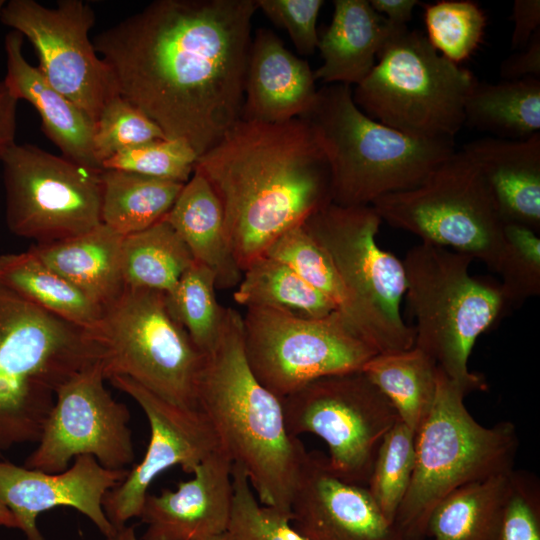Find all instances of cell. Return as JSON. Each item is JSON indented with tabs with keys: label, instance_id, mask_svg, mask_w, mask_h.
I'll return each instance as SVG.
<instances>
[{
	"label": "cell",
	"instance_id": "cell-36",
	"mask_svg": "<svg viewBox=\"0 0 540 540\" xmlns=\"http://www.w3.org/2000/svg\"><path fill=\"white\" fill-rule=\"evenodd\" d=\"M415 432L400 420L389 430L377 451L366 485L388 522L394 524L409 488L415 464Z\"/></svg>",
	"mask_w": 540,
	"mask_h": 540
},
{
	"label": "cell",
	"instance_id": "cell-48",
	"mask_svg": "<svg viewBox=\"0 0 540 540\" xmlns=\"http://www.w3.org/2000/svg\"><path fill=\"white\" fill-rule=\"evenodd\" d=\"M104 537V540H139L135 532V527L127 525L115 527L112 533Z\"/></svg>",
	"mask_w": 540,
	"mask_h": 540
},
{
	"label": "cell",
	"instance_id": "cell-18",
	"mask_svg": "<svg viewBox=\"0 0 540 540\" xmlns=\"http://www.w3.org/2000/svg\"><path fill=\"white\" fill-rule=\"evenodd\" d=\"M127 473L128 469L106 468L89 455L75 458L71 466L58 473L0 461V500L26 540H46L37 519L56 507L77 510L107 536L115 527L105 514L103 499Z\"/></svg>",
	"mask_w": 540,
	"mask_h": 540
},
{
	"label": "cell",
	"instance_id": "cell-27",
	"mask_svg": "<svg viewBox=\"0 0 540 540\" xmlns=\"http://www.w3.org/2000/svg\"><path fill=\"white\" fill-rule=\"evenodd\" d=\"M163 219L178 234L194 260L214 273L217 288L238 285L243 272L227 242L222 207L199 171L194 169Z\"/></svg>",
	"mask_w": 540,
	"mask_h": 540
},
{
	"label": "cell",
	"instance_id": "cell-26",
	"mask_svg": "<svg viewBox=\"0 0 540 540\" xmlns=\"http://www.w3.org/2000/svg\"><path fill=\"white\" fill-rule=\"evenodd\" d=\"M123 236L101 223L68 239L30 247L44 263L59 273L103 310L125 289L121 249Z\"/></svg>",
	"mask_w": 540,
	"mask_h": 540
},
{
	"label": "cell",
	"instance_id": "cell-1",
	"mask_svg": "<svg viewBox=\"0 0 540 540\" xmlns=\"http://www.w3.org/2000/svg\"><path fill=\"white\" fill-rule=\"evenodd\" d=\"M256 0H156L92 40L119 95L198 157L241 118Z\"/></svg>",
	"mask_w": 540,
	"mask_h": 540
},
{
	"label": "cell",
	"instance_id": "cell-8",
	"mask_svg": "<svg viewBox=\"0 0 540 540\" xmlns=\"http://www.w3.org/2000/svg\"><path fill=\"white\" fill-rule=\"evenodd\" d=\"M473 258L421 242L405 255L406 292L417 325L415 347L469 393L486 389L481 376L468 369L477 338L504 308L499 287L469 274Z\"/></svg>",
	"mask_w": 540,
	"mask_h": 540
},
{
	"label": "cell",
	"instance_id": "cell-30",
	"mask_svg": "<svg viewBox=\"0 0 540 540\" xmlns=\"http://www.w3.org/2000/svg\"><path fill=\"white\" fill-rule=\"evenodd\" d=\"M465 125L492 137L521 140L540 132V78L477 82L465 103Z\"/></svg>",
	"mask_w": 540,
	"mask_h": 540
},
{
	"label": "cell",
	"instance_id": "cell-41",
	"mask_svg": "<svg viewBox=\"0 0 540 540\" xmlns=\"http://www.w3.org/2000/svg\"><path fill=\"white\" fill-rule=\"evenodd\" d=\"M165 138L151 119L118 95L106 104L95 122L93 152L102 167L104 161L122 150Z\"/></svg>",
	"mask_w": 540,
	"mask_h": 540
},
{
	"label": "cell",
	"instance_id": "cell-21",
	"mask_svg": "<svg viewBox=\"0 0 540 540\" xmlns=\"http://www.w3.org/2000/svg\"><path fill=\"white\" fill-rule=\"evenodd\" d=\"M314 71L295 56L270 29L259 28L251 39L241 118L279 123L303 115L317 91Z\"/></svg>",
	"mask_w": 540,
	"mask_h": 540
},
{
	"label": "cell",
	"instance_id": "cell-16",
	"mask_svg": "<svg viewBox=\"0 0 540 540\" xmlns=\"http://www.w3.org/2000/svg\"><path fill=\"white\" fill-rule=\"evenodd\" d=\"M382 219L372 205L328 203L304 226L327 253L346 286L380 325L414 345V329L400 313L406 292L403 261L379 247Z\"/></svg>",
	"mask_w": 540,
	"mask_h": 540
},
{
	"label": "cell",
	"instance_id": "cell-22",
	"mask_svg": "<svg viewBox=\"0 0 540 540\" xmlns=\"http://www.w3.org/2000/svg\"><path fill=\"white\" fill-rule=\"evenodd\" d=\"M23 41L24 37L14 30L5 36L4 84L18 101L26 100L36 109L43 132L62 156L82 166L102 170L93 152L95 123L25 59Z\"/></svg>",
	"mask_w": 540,
	"mask_h": 540
},
{
	"label": "cell",
	"instance_id": "cell-25",
	"mask_svg": "<svg viewBox=\"0 0 540 540\" xmlns=\"http://www.w3.org/2000/svg\"><path fill=\"white\" fill-rule=\"evenodd\" d=\"M264 255L295 271L304 281L328 298L357 333L378 353L406 350L407 344L376 322L344 283L331 259L304 224L278 237Z\"/></svg>",
	"mask_w": 540,
	"mask_h": 540
},
{
	"label": "cell",
	"instance_id": "cell-50",
	"mask_svg": "<svg viewBox=\"0 0 540 540\" xmlns=\"http://www.w3.org/2000/svg\"><path fill=\"white\" fill-rule=\"evenodd\" d=\"M208 540H233V539L229 536L228 533H224L222 535L213 537V538L208 539Z\"/></svg>",
	"mask_w": 540,
	"mask_h": 540
},
{
	"label": "cell",
	"instance_id": "cell-38",
	"mask_svg": "<svg viewBox=\"0 0 540 540\" xmlns=\"http://www.w3.org/2000/svg\"><path fill=\"white\" fill-rule=\"evenodd\" d=\"M495 272L504 304L520 305L540 294V238L529 227L506 223Z\"/></svg>",
	"mask_w": 540,
	"mask_h": 540
},
{
	"label": "cell",
	"instance_id": "cell-31",
	"mask_svg": "<svg viewBox=\"0 0 540 540\" xmlns=\"http://www.w3.org/2000/svg\"><path fill=\"white\" fill-rule=\"evenodd\" d=\"M100 179L102 223L123 237L162 220L185 184L114 169Z\"/></svg>",
	"mask_w": 540,
	"mask_h": 540
},
{
	"label": "cell",
	"instance_id": "cell-32",
	"mask_svg": "<svg viewBox=\"0 0 540 540\" xmlns=\"http://www.w3.org/2000/svg\"><path fill=\"white\" fill-rule=\"evenodd\" d=\"M513 471L469 483L444 497L427 518L424 539L490 540Z\"/></svg>",
	"mask_w": 540,
	"mask_h": 540
},
{
	"label": "cell",
	"instance_id": "cell-34",
	"mask_svg": "<svg viewBox=\"0 0 540 540\" xmlns=\"http://www.w3.org/2000/svg\"><path fill=\"white\" fill-rule=\"evenodd\" d=\"M233 298L246 308H271L309 318H321L337 311L328 298L289 266L266 255L243 271Z\"/></svg>",
	"mask_w": 540,
	"mask_h": 540
},
{
	"label": "cell",
	"instance_id": "cell-39",
	"mask_svg": "<svg viewBox=\"0 0 540 540\" xmlns=\"http://www.w3.org/2000/svg\"><path fill=\"white\" fill-rule=\"evenodd\" d=\"M233 505L227 533L233 540H306L291 517L259 502L244 471L233 464Z\"/></svg>",
	"mask_w": 540,
	"mask_h": 540
},
{
	"label": "cell",
	"instance_id": "cell-35",
	"mask_svg": "<svg viewBox=\"0 0 540 540\" xmlns=\"http://www.w3.org/2000/svg\"><path fill=\"white\" fill-rule=\"evenodd\" d=\"M216 288L214 273L195 261L174 290L164 294L169 313L203 354L216 343L224 318Z\"/></svg>",
	"mask_w": 540,
	"mask_h": 540
},
{
	"label": "cell",
	"instance_id": "cell-45",
	"mask_svg": "<svg viewBox=\"0 0 540 540\" xmlns=\"http://www.w3.org/2000/svg\"><path fill=\"white\" fill-rule=\"evenodd\" d=\"M514 29L511 35V49L520 50L540 29V1L515 0L512 6Z\"/></svg>",
	"mask_w": 540,
	"mask_h": 540
},
{
	"label": "cell",
	"instance_id": "cell-23",
	"mask_svg": "<svg viewBox=\"0 0 540 540\" xmlns=\"http://www.w3.org/2000/svg\"><path fill=\"white\" fill-rule=\"evenodd\" d=\"M480 167L504 224L540 231V132L521 140L484 137L462 148Z\"/></svg>",
	"mask_w": 540,
	"mask_h": 540
},
{
	"label": "cell",
	"instance_id": "cell-46",
	"mask_svg": "<svg viewBox=\"0 0 540 540\" xmlns=\"http://www.w3.org/2000/svg\"><path fill=\"white\" fill-rule=\"evenodd\" d=\"M17 103L18 100L0 81V160L15 143Z\"/></svg>",
	"mask_w": 540,
	"mask_h": 540
},
{
	"label": "cell",
	"instance_id": "cell-5",
	"mask_svg": "<svg viewBox=\"0 0 540 540\" xmlns=\"http://www.w3.org/2000/svg\"><path fill=\"white\" fill-rule=\"evenodd\" d=\"M352 88L323 85L300 116L315 132L330 169L331 202L371 205L419 186L455 149L454 141L413 138L370 118Z\"/></svg>",
	"mask_w": 540,
	"mask_h": 540
},
{
	"label": "cell",
	"instance_id": "cell-43",
	"mask_svg": "<svg viewBox=\"0 0 540 540\" xmlns=\"http://www.w3.org/2000/svg\"><path fill=\"white\" fill-rule=\"evenodd\" d=\"M258 10L289 35L296 50L311 55L319 43L317 19L322 0H256Z\"/></svg>",
	"mask_w": 540,
	"mask_h": 540
},
{
	"label": "cell",
	"instance_id": "cell-6",
	"mask_svg": "<svg viewBox=\"0 0 540 540\" xmlns=\"http://www.w3.org/2000/svg\"><path fill=\"white\" fill-rule=\"evenodd\" d=\"M468 393L439 370L434 403L415 434L411 482L394 521L405 540H424L430 512L454 490L514 470V424L481 425L464 404Z\"/></svg>",
	"mask_w": 540,
	"mask_h": 540
},
{
	"label": "cell",
	"instance_id": "cell-29",
	"mask_svg": "<svg viewBox=\"0 0 540 540\" xmlns=\"http://www.w3.org/2000/svg\"><path fill=\"white\" fill-rule=\"evenodd\" d=\"M361 371L394 407L399 420L415 433L435 400L439 369L422 350L377 353Z\"/></svg>",
	"mask_w": 540,
	"mask_h": 540
},
{
	"label": "cell",
	"instance_id": "cell-47",
	"mask_svg": "<svg viewBox=\"0 0 540 540\" xmlns=\"http://www.w3.org/2000/svg\"><path fill=\"white\" fill-rule=\"evenodd\" d=\"M372 8L395 27H406L418 0H369Z\"/></svg>",
	"mask_w": 540,
	"mask_h": 540
},
{
	"label": "cell",
	"instance_id": "cell-44",
	"mask_svg": "<svg viewBox=\"0 0 540 540\" xmlns=\"http://www.w3.org/2000/svg\"><path fill=\"white\" fill-rule=\"evenodd\" d=\"M500 75L505 80H519L527 77L540 78V29L536 31L524 48L502 61Z\"/></svg>",
	"mask_w": 540,
	"mask_h": 540
},
{
	"label": "cell",
	"instance_id": "cell-14",
	"mask_svg": "<svg viewBox=\"0 0 540 540\" xmlns=\"http://www.w3.org/2000/svg\"><path fill=\"white\" fill-rule=\"evenodd\" d=\"M0 21L30 41L45 79L94 123L119 95L111 69L89 38L95 24L89 4L60 0L50 8L34 0H10Z\"/></svg>",
	"mask_w": 540,
	"mask_h": 540
},
{
	"label": "cell",
	"instance_id": "cell-49",
	"mask_svg": "<svg viewBox=\"0 0 540 540\" xmlns=\"http://www.w3.org/2000/svg\"><path fill=\"white\" fill-rule=\"evenodd\" d=\"M0 527L18 529L17 522L11 512L0 500Z\"/></svg>",
	"mask_w": 540,
	"mask_h": 540
},
{
	"label": "cell",
	"instance_id": "cell-17",
	"mask_svg": "<svg viewBox=\"0 0 540 540\" xmlns=\"http://www.w3.org/2000/svg\"><path fill=\"white\" fill-rule=\"evenodd\" d=\"M108 380L139 405L150 426L144 457L103 499L107 518L114 527H120L140 516L148 489L161 473L179 466L192 474L221 445L210 420L199 408L173 404L125 376Z\"/></svg>",
	"mask_w": 540,
	"mask_h": 540
},
{
	"label": "cell",
	"instance_id": "cell-3",
	"mask_svg": "<svg viewBox=\"0 0 540 540\" xmlns=\"http://www.w3.org/2000/svg\"><path fill=\"white\" fill-rule=\"evenodd\" d=\"M197 405L259 502L291 517L290 506L309 452L286 426L282 399L252 372L243 346L242 316L225 308L214 346L204 354Z\"/></svg>",
	"mask_w": 540,
	"mask_h": 540
},
{
	"label": "cell",
	"instance_id": "cell-2",
	"mask_svg": "<svg viewBox=\"0 0 540 540\" xmlns=\"http://www.w3.org/2000/svg\"><path fill=\"white\" fill-rule=\"evenodd\" d=\"M195 170L220 202L227 242L242 272L283 233L331 202L325 152L300 117L279 123L239 119L197 158Z\"/></svg>",
	"mask_w": 540,
	"mask_h": 540
},
{
	"label": "cell",
	"instance_id": "cell-4",
	"mask_svg": "<svg viewBox=\"0 0 540 540\" xmlns=\"http://www.w3.org/2000/svg\"><path fill=\"white\" fill-rule=\"evenodd\" d=\"M101 357L91 331L0 282V450L37 443L59 388Z\"/></svg>",
	"mask_w": 540,
	"mask_h": 540
},
{
	"label": "cell",
	"instance_id": "cell-33",
	"mask_svg": "<svg viewBox=\"0 0 540 540\" xmlns=\"http://www.w3.org/2000/svg\"><path fill=\"white\" fill-rule=\"evenodd\" d=\"M194 262L187 246L164 219L122 240V276L127 288L168 294Z\"/></svg>",
	"mask_w": 540,
	"mask_h": 540
},
{
	"label": "cell",
	"instance_id": "cell-10",
	"mask_svg": "<svg viewBox=\"0 0 540 540\" xmlns=\"http://www.w3.org/2000/svg\"><path fill=\"white\" fill-rule=\"evenodd\" d=\"M371 205L390 226L479 259L495 271L504 223L480 167L463 149L419 186L386 194Z\"/></svg>",
	"mask_w": 540,
	"mask_h": 540
},
{
	"label": "cell",
	"instance_id": "cell-9",
	"mask_svg": "<svg viewBox=\"0 0 540 540\" xmlns=\"http://www.w3.org/2000/svg\"><path fill=\"white\" fill-rule=\"evenodd\" d=\"M91 333L106 380L125 376L173 404L198 408L204 354L171 316L163 293L125 287Z\"/></svg>",
	"mask_w": 540,
	"mask_h": 540
},
{
	"label": "cell",
	"instance_id": "cell-19",
	"mask_svg": "<svg viewBox=\"0 0 540 540\" xmlns=\"http://www.w3.org/2000/svg\"><path fill=\"white\" fill-rule=\"evenodd\" d=\"M290 513L293 526L306 540H405L366 486L339 479L318 453L308 454Z\"/></svg>",
	"mask_w": 540,
	"mask_h": 540
},
{
	"label": "cell",
	"instance_id": "cell-24",
	"mask_svg": "<svg viewBox=\"0 0 540 540\" xmlns=\"http://www.w3.org/2000/svg\"><path fill=\"white\" fill-rule=\"evenodd\" d=\"M333 5L331 23L319 37L317 49L323 63L314 77L324 85L356 86L370 73L391 35L402 27L391 25L369 0H335Z\"/></svg>",
	"mask_w": 540,
	"mask_h": 540
},
{
	"label": "cell",
	"instance_id": "cell-37",
	"mask_svg": "<svg viewBox=\"0 0 540 540\" xmlns=\"http://www.w3.org/2000/svg\"><path fill=\"white\" fill-rule=\"evenodd\" d=\"M426 37L448 60L460 64L480 46L487 18L470 0H441L424 5Z\"/></svg>",
	"mask_w": 540,
	"mask_h": 540
},
{
	"label": "cell",
	"instance_id": "cell-28",
	"mask_svg": "<svg viewBox=\"0 0 540 540\" xmlns=\"http://www.w3.org/2000/svg\"><path fill=\"white\" fill-rule=\"evenodd\" d=\"M0 282L39 308L88 331L104 310L50 268L30 248L0 255Z\"/></svg>",
	"mask_w": 540,
	"mask_h": 540
},
{
	"label": "cell",
	"instance_id": "cell-12",
	"mask_svg": "<svg viewBox=\"0 0 540 540\" xmlns=\"http://www.w3.org/2000/svg\"><path fill=\"white\" fill-rule=\"evenodd\" d=\"M281 399L289 433L322 439L332 473L366 486L381 442L399 421L368 377L361 370L322 377Z\"/></svg>",
	"mask_w": 540,
	"mask_h": 540
},
{
	"label": "cell",
	"instance_id": "cell-42",
	"mask_svg": "<svg viewBox=\"0 0 540 540\" xmlns=\"http://www.w3.org/2000/svg\"><path fill=\"white\" fill-rule=\"evenodd\" d=\"M490 540H540V484L536 476L513 471Z\"/></svg>",
	"mask_w": 540,
	"mask_h": 540
},
{
	"label": "cell",
	"instance_id": "cell-20",
	"mask_svg": "<svg viewBox=\"0 0 540 540\" xmlns=\"http://www.w3.org/2000/svg\"><path fill=\"white\" fill-rule=\"evenodd\" d=\"M233 462L220 447L176 490L148 494L139 518L142 540H208L227 533L233 505Z\"/></svg>",
	"mask_w": 540,
	"mask_h": 540
},
{
	"label": "cell",
	"instance_id": "cell-11",
	"mask_svg": "<svg viewBox=\"0 0 540 540\" xmlns=\"http://www.w3.org/2000/svg\"><path fill=\"white\" fill-rule=\"evenodd\" d=\"M242 316L249 366L280 398L330 375L360 371L378 352L338 311L309 318L261 307Z\"/></svg>",
	"mask_w": 540,
	"mask_h": 540
},
{
	"label": "cell",
	"instance_id": "cell-40",
	"mask_svg": "<svg viewBox=\"0 0 540 540\" xmlns=\"http://www.w3.org/2000/svg\"><path fill=\"white\" fill-rule=\"evenodd\" d=\"M197 158L187 142L165 138L122 150L104 161L102 169L186 183L194 172Z\"/></svg>",
	"mask_w": 540,
	"mask_h": 540
},
{
	"label": "cell",
	"instance_id": "cell-7",
	"mask_svg": "<svg viewBox=\"0 0 540 540\" xmlns=\"http://www.w3.org/2000/svg\"><path fill=\"white\" fill-rule=\"evenodd\" d=\"M474 74L442 56L419 30L398 28L353 100L370 118L413 138L454 141L465 125Z\"/></svg>",
	"mask_w": 540,
	"mask_h": 540
},
{
	"label": "cell",
	"instance_id": "cell-51",
	"mask_svg": "<svg viewBox=\"0 0 540 540\" xmlns=\"http://www.w3.org/2000/svg\"><path fill=\"white\" fill-rule=\"evenodd\" d=\"M5 4H6L5 0H0V16H1V13H2V10H3L4 6H5Z\"/></svg>",
	"mask_w": 540,
	"mask_h": 540
},
{
	"label": "cell",
	"instance_id": "cell-13",
	"mask_svg": "<svg viewBox=\"0 0 540 540\" xmlns=\"http://www.w3.org/2000/svg\"><path fill=\"white\" fill-rule=\"evenodd\" d=\"M0 162L5 219L13 234L41 244L78 236L102 223L101 170L16 142Z\"/></svg>",
	"mask_w": 540,
	"mask_h": 540
},
{
	"label": "cell",
	"instance_id": "cell-15",
	"mask_svg": "<svg viewBox=\"0 0 540 540\" xmlns=\"http://www.w3.org/2000/svg\"><path fill=\"white\" fill-rule=\"evenodd\" d=\"M102 362L81 370L57 391L37 447L23 466L65 471L72 459L93 456L109 469H127L135 459L130 412L106 389Z\"/></svg>",
	"mask_w": 540,
	"mask_h": 540
}]
</instances>
